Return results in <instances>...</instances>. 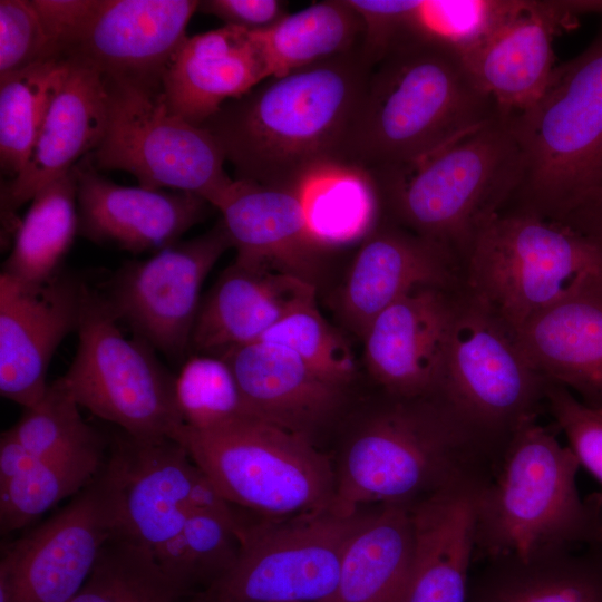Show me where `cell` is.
<instances>
[{"instance_id":"ee69618b","label":"cell","mask_w":602,"mask_h":602,"mask_svg":"<svg viewBox=\"0 0 602 602\" xmlns=\"http://www.w3.org/2000/svg\"><path fill=\"white\" fill-rule=\"evenodd\" d=\"M285 9L287 2L279 0H204L197 11L214 16L224 25L263 31L284 18Z\"/></svg>"},{"instance_id":"f6af8a7d","label":"cell","mask_w":602,"mask_h":602,"mask_svg":"<svg viewBox=\"0 0 602 602\" xmlns=\"http://www.w3.org/2000/svg\"><path fill=\"white\" fill-rule=\"evenodd\" d=\"M557 221L583 233L602 252V186L585 196Z\"/></svg>"},{"instance_id":"7a4b0ae2","label":"cell","mask_w":602,"mask_h":602,"mask_svg":"<svg viewBox=\"0 0 602 602\" xmlns=\"http://www.w3.org/2000/svg\"><path fill=\"white\" fill-rule=\"evenodd\" d=\"M506 444L470 423L439 390L387 395L347 447L330 511L362 504L415 505L445 491L487 484Z\"/></svg>"},{"instance_id":"d4e9b609","label":"cell","mask_w":602,"mask_h":602,"mask_svg":"<svg viewBox=\"0 0 602 602\" xmlns=\"http://www.w3.org/2000/svg\"><path fill=\"white\" fill-rule=\"evenodd\" d=\"M314 301V284L300 276L233 262L201 301L190 355L220 356L255 342L287 314Z\"/></svg>"},{"instance_id":"4316f807","label":"cell","mask_w":602,"mask_h":602,"mask_svg":"<svg viewBox=\"0 0 602 602\" xmlns=\"http://www.w3.org/2000/svg\"><path fill=\"white\" fill-rule=\"evenodd\" d=\"M484 486L445 491L411 506L415 555L404 602H467L476 501Z\"/></svg>"},{"instance_id":"ba28073f","label":"cell","mask_w":602,"mask_h":602,"mask_svg":"<svg viewBox=\"0 0 602 602\" xmlns=\"http://www.w3.org/2000/svg\"><path fill=\"white\" fill-rule=\"evenodd\" d=\"M230 505L290 518L330 508L336 473L308 435L256 417L173 436Z\"/></svg>"},{"instance_id":"1f68e13d","label":"cell","mask_w":602,"mask_h":602,"mask_svg":"<svg viewBox=\"0 0 602 602\" xmlns=\"http://www.w3.org/2000/svg\"><path fill=\"white\" fill-rule=\"evenodd\" d=\"M365 21L349 0H323L260 31L272 77L360 48Z\"/></svg>"},{"instance_id":"7c38bea8","label":"cell","mask_w":602,"mask_h":602,"mask_svg":"<svg viewBox=\"0 0 602 602\" xmlns=\"http://www.w3.org/2000/svg\"><path fill=\"white\" fill-rule=\"evenodd\" d=\"M363 515L328 508L273 524L239 516L235 562L188 602H331L346 545Z\"/></svg>"},{"instance_id":"4dcf8cb0","label":"cell","mask_w":602,"mask_h":602,"mask_svg":"<svg viewBox=\"0 0 602 602\" xmlns=\"http://www.w3.org/2000/svg\"><path fill=\"white\" fill-rule=\"evenodd\" d=\"M76 235L77 178L72 167L32 197L0 275L22 283L48 280L61 270Z\"/></svg>"},{"instance_id":"d590c367","label":"cell","mask_w":602,"mask_h":602,"mask_svg":"<svg viewBox=\"0 0 602 602\" xmlns=\"http://www.w3.org/2000/svg\"><path fill=\"white\" fill-rule=\"evenodd\" d=\"M300 195L313 233L331 247L365 237L380 219L368 178L351 168L322 173Z\"/></svg>"},{"instance_id":"836d02e7","label":"cell","mask_w":602,"mask_h":602,"mask_svg":"<svg viewBox=\"0 0 602 602\" xmlns=\"http://www.w3.org/2000/svg\"><path fill=\"white\" fill-rule=\"evenodd\" d=\"M190 598L148 548L116 533L70 602H188Z\"/></svg>"},{"instance_id":"5b68a950","label":"cell","mask_w":602,"mask_h":602,"mask_svg":"<svg viewBox=\"0 0 602 602\" xmlns=\"http://www.w3.org/2000/svg\"><path fill=\"white\" fill-rule=\"evenodd\" d=\"M557 431L535 419L508 439L477 496L474 563L602 546V493L580 494L581 465Z\"/></svg>"},{"instance_id":"83f0119b","label":"cell","mask_w":602,"mask_h":602,"mask_svg":"<svg viewBox=\"0 0 602 602\" xmlns=\"http://www.w3.org/2000/svg\"><path fill=\"white\" fill-rule=\"evenodd\" d=\"M220 357L231 366L246 407L256 418L308 435L336 406L339 388L287 347L258 340Z\"/></svg>"},{"instance_id":"ffe728a7","label":"cell","mask_w":602,"mask_h":602,"mask_svg":"<svg viewBox=\"0 0 602 602\" xmlns=\"http://www.w3.org/2000/svg\"><path fill=\"white\" fill-rule=\"evenodd\" d=\"M75 173L78 235L133 254L156 253L179 242L213 207L188 192L118 185L84 159Z\"/></svg>"},{"instance_id":"52a82bcc","label":"cell","mask_w":602,"mask_h":602,"mask_svg":"<svg viewBox=\"0 0 602 602\" xmlns=\"http://www.w3.org/2000/svg\"><path fill=\"white\" fill-rule=\"evenodd\" d=\"M462 273L464 288L518 330L554 303L602 287V252L562 221L505 208L479 231Z\"/></svg>"},{"instance_id":"9c48e42d","label":"cell","mask_w":602,"mask_h":602,"mask_svg":"<svg viewBox=\"0 0 602 602\" xmlns=\"http://www.w3.org/2000/svg\"><path fill=\"white\" fill-rule=\"evenodd\" d=\"M103 293L84 285L78 346L60 377L77 404L142 440L172 438L184 425L175 378L156 350L126 338Z\"/></svg>"},{"instance_id":"44dd1931","label":"cell","mask_w":602,"mask_h":602,"mask_svg":"<svg viewBox=\"0 0 602 602\" xmlns=\"http://www.w3.org/2000/svg\"><path fill=\"white\" fill-rule=\"evenodd\" d=\"M462 284V265L449 250L380 216L355 254L340 310L362 338L380 312L412 289Z\"/></svg>"},{"instance_id":"7dc6e473","label":"cell","mask_w":602,"mask_h":602,"mask_svg":"<svg viewBox=\"0 0 602 602\" xmlns=\"http://www.w3.org/2000/svg\"><path fill=\"white\" fill-rule=\"evenodd\" d=\"M602 411V410H601Z\"/></svg>"},{"instance_id":"484cf974","label":"cell","mask_w":602,"mask_h":602,"mask_svg":"<svg viewBox=\"0 0 602 602\" xmlns=\"http://www.w3.org/2000/svg\"><path fill=\"white\" fill-rule=\"evenodd\" d=\"M517 332L532 363L548 382L602 410V287L554 303Z\"/></svg>"},{"instance_id":"7bdbcfd3","label":"cell","mask_w":602,"mask_h":602,"mask_svg":"<svg viewBox=\"0 0 602 602\" xmlns=\"http://www.w3.org/2000/svg\"><path fill=\"white\" fill-rule=\"evenodd\" d=\"M47 40L48 59H64L81 38L101 0H30Z\"/></svg>"},{"instance_id":"6da1fadb","label":"cell","mask_w":602,"mask_h":602,"mask_svg":"<svg viewBox=\"0 0 602 602\" xmlns=\"http://www.w3.org/2000/svg\"><path fill=\"white\" fill-rule=\"evenodd\" d=\"M375 61L363 45L227 100L200 125L236 181L301 193L314 177L347 168L350 134Z\"/></svg>"},{"instance_id":"4fadbf2b","label":"cell","mask_w":602,"mask_h":602,"mask_svg":"<svg viewBox=\"0 0 602 602\" xmlns=\"http://www.w3.org/2000/svg\"><path fill=\"white\" fill-rule=\"evenodd\" d=\"M103 469L117 501L118 533L148 548L158 562L193 511L233 507L172 438L142 440L122 431Z\"/></svg>"},{"instance_id":"603a6c76","label":"cell","mask_w":602,"mask_h":602,"mask_svg":"<svg viewBox=\"0 0 602 602\" xmlns=\"http://www.w3.org/2000/svg\"><path fill=\"white\" fill-rule=\"evenodd\" d=\"M272 77L260 31L223 25L184 40L162 82L168 109L200 126L227 100Z\"/></svg>"},{"instance_id":"ac0fdd59","label":"cell","mask_w":602,"mask_h":602,"mask_svg":"<svg viewBox=\"0 0 602 602\" xmlns=\"http://www.w3.org/2000/svg\"><path fill=\"white\" fill-rule=\"evenodd\" d=\"M197 0H101L64 59H77L105 80L162 91L164 75L187 38Z\"/></svg>"},{"instance_id":"cb8c5ba5","label":"cell","mask_w":602,"mask_h":602,"mask_svg":"<svg viewBox=\"0 0 602 602\" xmlns=\"http://www.w3.org/2000/svg\"><path fill=\"white\" fill-rule=\"evenodd\" d=\"M236 250L234 262L290 273L311 283L331 249L312 231L295 192L234 179L217 206Z\"/></svg>"},{"instance_id":"60d3db41","label":"cell","mask_w":602,"mask_h":602,"mask_svg":"<svg viewBox=\"0 0 602 602\" xmlns=\"http://www.w3.org/2000/svg\"><path fill=\"white\" fill-rule=\"evenodd\" d=\"M545 407L580 465L602 485V411L552 382L546 387Z\"/></svg>"},{"instance_id":"8992f818","label":"cell","mask_w":602,"mask_h":602,"mask_svg":"<svg viewBox=\"0 0 602 602\" xmlns=\"http://www.w3.org/2000/svg\"><path fill=\"white\" fill-rule=\"evenodd\" d=\"M513 127L523 175L507 208L559 220L602 186V26Z\"/></svg>"},{"instance_id":"5bb4252c","label":"cell","mask_w":602,"mask_h":602,"mask_svg":"<svg viewBox=\"0 0 602 602\" xmlns=\"http://www.w3.org/2000/svg\"><path fill=\"white\" fill-rule=\"evenodd\" d=\"M232 247L222 220L194 239L179 241L145 260L129 261L104 294L119 322L171 361L184 362L201 305L205 278Z\"/></svg>"},{"instance_id":"2e32d148","label":"cell","mask_w":602,"mask_h":602,"mask_svg":"<svg viewBox=\"0 0 602 602\" xmlns=\"http://www.w3.org/2000/svg\"><path fill=\"white\" fill-rule=\"evenodd\" d=\"M571 0H509L503 14L460 56L503 113L518 114L542 96L552 77L554 37L579 18Z\"/></svg>"},{"instance_id":"8d00e7d4","label":"cell","mask_w":602,"mask_h":602,"mask_svg":"<svg viewBox=\"0 0 602 602\" xmlns=\"http://www.w3.org/2000/svg\"><path fill=\"white\" fill-rule=\"evenodd\" d=\"M239 528V514L233 507L193 511L159 564L192 596L235 562L240 551Z\"/></svg>"},{"instance_id":"3957f363","label":"cell","mask_w":602,"mask_h":602,"mask_svg":"<svg viewBox=\"0 0 602 602\" xmlns=\"http://www.w3.org/2000/svg\"><path fill=\"white\" fill-rule=\"evenodd\" d=\"M499 113L455 48L407 30L372 67L347 168L368 172L414 162Z\"/></svg>"},{"instance_id":"e0dca14e","label":"cell","mask_w":602,"mask_h":602,"mask_svg":"<svg viewBox=\"0 0 602 602\" xmlns=\"http://www.w3.org/2000/svg\"><path fill=\"white\" fill-rule=\"evenodd\" d=\"M85 283L60 270L22 283L0 275V394L22 406L45 395L47 371L61 341L77 331Z\"/></svg>"},{"instance_id":"f35d334b","label":"cell","mask_w":602,"mask_h":602,"mask_svg":"<svg viewBox=\"0 0 602 602\" xmlns=\"http://www.w3.org/2000/svg\"><path fill=\"white\" fill-rule=\"evenodd\" d=\"M79 407L58 378L8 430L36 458L103 448L100 435L82 419Z\"/></svg>"},{"instance_id":"f546056e","label":"cell","mask_w":602,"mask_h":602,"mask_svg":"<svg viewBox=\"0 0 602 602\" xmlns=\"http://www.w3.org/2000/svg\"><path fill=\"white\" fill-rule=\"evenodd\" d=\"M467 602H602V546L485 561Z\"/></svg>"},{"instance_id":"b9f144b4","label":"cell","mask_w":602,"mask_h":602,"mask_svg":"<svg viewBox=\"0 0 602 602\" xmlns=\"http://www.w3.org/2000/svg\"><path fill=\"white\" fill-rule=\"evenodd\" d=\"M49 60L47 40L30 0L0 1V78Z\"/></svg>"},{"instance_id":"ab89813d","label":"cell","mask_w":602,"mask_h":602,"mask_svg":"<svg viewBox=\"0 0 602 602\" xmlns=\"http://www.w3.org/2000/svg\"><path fill=\"white\" fill-rule=\"evenodd\" d=\"M260 340L292 350L320 378L337 388L348 382L355 373L350 348L321 315L315 301L287 314Z\"/></svg>"},{"instance_id":"d6a6232c","label":"cell","mask_w":602,"mask_h":602,"mask_svg":"<svg viewBox=\"0 0 602 602\" xmlns=\"http://www.w3.org/2000/svg\"><path fill=\"white\" fill-rule=\"evenodd\" d=\"M69 61L50 59L0 78V164L10 181L26 166Z\"/></svg>"},{"instance_id":"e575fe53","label":"cell","mask_w":602,"mask_h":602,"mask_svg":"<svg viewBox=\"0 0 602 602\" xmlns=\"http://www.w3.org/2000/svg\"><path fill=\"white\" fill-rule=\"evenodd\" d=\"M103 448L37 458L0 487L1 534L20 530L61 499L79 493L98 473Z\"/></svg>"},{"instance_id":"d6986e66","label":"cell","mask_w":602,"mask_h":602,"mask_svg":"<svg viewBox=\"0 0 602 602\" xmlns=\"http://www.w3.org/2000/svg\"><path fill=\"white\" fill-rule=\"evenodd\" d=\"M462 285L415 288L371 321L362 337L366 365L387 395L418 397L438 390Z\"/></svg>"},{"instance_id":"74e56055","label":"cell","mask_w":602,"mask_h":602,"mask_svg":"<svg viewBox=\"0 0 602 602\" xmlns=\"http://www.w3.org/2000/svg\"><path fill=\"white\" fill-rule=\"evenodd\" d=\"M175 398L184 425L196 430L254 417L231 366L215 355L187 356L175 378Z\"/></svg>"},{"instance_id":"277c9868","label":"cell","mask_w":602,"mask_h":602,"mask_svg":"<svg viewBox=\"0 0 602 602\" xmlns=\"http://www.w3.org/2000/svg\"><path fill=\"white\" fill-rule=\"evenodd\" d=\"M380 215L449 250L460 265L484 225L512 202L523 175L513 114L407 164L360 172Z\"/></svg>"},{"instance_id":"f1b7e54d","label":"cell","mask_w":602,"mask_h":602,"mask_svg":"<svg viewBox=\"0 0 602 602\" xmlns=\"http://www.w3.org/2000/svg\"><path fill=\"white\" fill-rule=\"evenodd\" d=\"M414 555L411 506L381 504L349 537L331 602H404Z\"/></svg>"},{"instance_id":"8fae6325","label":"cell","mask_w":602,"mask_h":602,"mask_svg":"<svg viewBox=\"0 0 602 602\" xmlns=\"http://www.w3.org/2000/svg\"><path fill=\"white\" fill-rule=\"evenodd\" d=\"M105 82L106 129L82 159L96 171L128 172L145 188L196 194L217 208L234 179L226 174L224 154L212 135L173 114L162 91Z\"/></svg>"},{"instance_id":"7402d4cb","label":"cell","mask_w":602,"mask_h":602,"mask_svg":"<svg viewBox=\"0 0 602 602\" xmlns=\"http://www.w3.org/2000/svg\"><path fill=\"white\" fill-rule=\"evenodd\" d=\"M69 70L54 97L21 173L1 184V216L17 229V210L69 172L100 143L107 124L105 79L88 64L67 59Z\"/></svg>"},{"instance_id":"bcb514c9","label":"cell","mask_w":602,"mask_h":602,"mask_svg":"<svg viewBox=\"0 0 602 602\" xmlns=\"http://www.w3.org/2000/svg\"><path fill=\"white\" fill-rule=\"evenodd\" d=\"M36 459L9 430L3 431L0 438V487L27 470Z\"/></svg>"},{"instance_id":"9a60e30c","label":"cell","mask_w":602,"mask_h":602,"mask_svg":"<svg viewBox=\"0 0 602 602\" xmlns=\"http://www.w3.org/2000/svg\"><path fill=\"white\" fill-rule=\"evenodd\" d=\"M116 533L117 501L101 465L67 506L4 550L0 602H70Z\"/></svg>"},{"instance_id":"30bf717a","label":"cell","mask_w":602,"mask_h":602,"mask_svg":"<svg viewBox=\"0 0 602 602\" xmlns=\"http://www.w3.org/2000/svg\"><path fill=\"white\" fill-rule=\"evenodd\" d=\"M548 383L517 330L462 285L438 390L477 428L507 444L520 426L537 419Z\"/></svg>"}]
</instances>
